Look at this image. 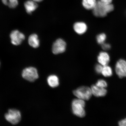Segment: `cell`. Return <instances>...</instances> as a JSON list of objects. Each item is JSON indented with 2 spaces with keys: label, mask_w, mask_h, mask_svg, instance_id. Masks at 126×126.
<instances>
[{
  "label": "cell",
  "mask_w": 126,
  "mask_h": 126,
  "mask_svg": "<svg viewBox=\"0 0 126 126\" xmlns=\"http://www.w3.org/2000/svg\"><path fill=\"white\" fill-rule=\"evenodd\" d=\"M114 6L112 4H104L100 0L97 1L96 4L93 9V13L95 16L104 17L107 14L114 10Z\"/></svg>",
  "instance_id": "6da1fadb"
},
{
  "label": "cell",
  "mask_w": 126,
  "mask_h": 126,
  "mask_svg": "<svg viewBox=\"0 0 126 126\" xmlns=\"http://www.w3.org/2000/svg\"><path fill=\"white\" fill-rule=\"evenodd\" d=\"M85 102L84 100L79 99H75L72 101V107L74 114L80 118L84 117L86 115L84 110Z\"/></svg>",
  "instance_id": "7a4b0ae2"
},
{
  "label": "cell",
  "mask_w": 126,
  "mask_h": 126,
  "mask_svg": "<svg viewBox=\"0 0 126 126\" xmlns=\"http://www.w3.org/2000/svg\"><path fill=\"white\" fill-rule=\"evenodd\" d=\"M73 94L78 98L84 100H89L93 94L91 88L85 86L79 87L73 91Z\"/></svg>",
  "instance_id": "3957f363"
},
{
  "label": "cell",
  "mask_w": 126,
  "mask_h": 126,
  "mask_svg": "<svg viewBox=\"0 0 126 126\" xmlns=\"http://www.w3.org/2000/svg\"><path fill=\"white\" fill-rule=\"evenodd\" d=\"M22 75L25 79L32 82L35 81L39 78L37 69L33 67H28L24 69Z\"/></svg>",
  "instance_id": "277c9868"
},
{
  "label": "cell",
  "mask_w": 126,
  "mask_h": 126,
  "mask_svg": "<svg viewBox=\"0 0 126 126\" xmlns=\"http://www.w3.org/2000/svg\"><path fill=\"white\" fill-rule=\"evenodd\" d=\"M21 114L18 110L10 109L5 115V118L8 122L13 125L18 123L21 120Z\"/></svg>",
  "instance_id": "5b68a950"
},
{
  "label": "cell",
  "mask_w": 126,
  "mask_h": 126,
  "mask_svg": "<svg viewBox=\"0 0 126 126\" xmlns=\"http://www.w3.org/2000/svg\"><path fill=\"white\" fill-rule=\"evenodd\" d=\"M115 71L118 77L120 78L126 77V61L120 59L116 62Z\"/></svg>",
  "instance_id": "8992f818"
},
{
  "label": "cell",
  "mask_w": 126,
  "mask_h": 126,
  "mask_svg": "<svg viewBox=\"0 0 126 126\" xmlns=\"http://www.w3.org/2000/svg\"><path fill=\"white\" fill-rule=\"evenodd\" d=\"M10 37L12 43L16 46L20 45L25 38L24 34L17 30L12 31Z\"/></svg>",
  "instance_id": "52a82bcc"
},
{
  "label": "cell",
  "mask_w": 126,
  "mask_h": 126,
  "mask_svg": "<svg viewBox=\"0 0 126 126\" xmlns=\"http://www.w3.org/2000/svg\"><path fill=\"white\" fill-rule=\"evenodd\" d=\"M66 44L63 39H58L55 42L52 47V51L53 54H58L65 51Z\"/></svg>",
  "instance_id": "ba28073f"
},
{
  "label": "cell",
  "mask_w": 126,
  "mask_h": 126,
  "mask_svg": "<svg viewBox=\"0 0 126 126\" xmlns=\"http://www.w3.org/2000/svg\"><path fill=\"white\" fill-rule=\"evenodd\" d=\"M91 89L92 94L96 97L105 96L107 94V91L105 88L99 87L96 85H93Z\"/></svg>",
  "instance_id": "9c48e42d"
},
{
  "label": "cell",
  "mask_w": 126,
  "mask_h": 126,
  "mask_svg": "<svg viewBox=\"0 0 126 126\" xmlns=\"http://www.w3.org/2000/svg\"><path fill=\"white\" fill-rule=\"evenodd\" d=\"M24 7L26 12L28 14H31L37 8V2L33 0H28L24 3Z\"/></svg>",
  "instance_id": "30bf717a"
},
{
  "label": "cell",
  "mask_w": 126,
  "mask_h": 126,
  "mask_svg": "<svg viewBox=\"0 0 126 126\" xmlns=\"http://www.w3.org/2000/svg\"><path fill=\"white\" fill-rule=\"evenodd\" d=\"M110 59L109 55L105 52H101L97 57V60L99 63L103 66L108 65Z\"/></svg>",
  "instance_id": "8fae6325"
},
{
  "label": "cell",
  "mask_w": 126,
  "mask_h": 126,
  "mask_svg": "<svg viewBox=\"0 0 126 126\" xmlns=\"http://www.w3.org/2000/svg\"><path fill=\"white\" fill-rule=\"evenodd\" d=\"M74 29L75 32L79 34H82L85 32L87 30V26L83 22H78L74 25Z\"/></svg>",
  "instance_id": "7c38bea8"
},
{
  "label": "cell",
  "mask_w": 126,
  "mask_h": 126,
  "mask_svg": "<svg viewBox=\"0 0 126 126\" xmlns=\"http://www.w3.org/2000/svg\"><path fill=\"white\" fill-rule=\"evenodd\" d=\"M28 42L31 46L34 48H37L40 45L38 36L35 34L30 35L28 38Z\"/></svg>",
  "instance_id": "4fadbf2b"
},
{
  "label": "cell",
  "mask_w": 126,
  "mask_h": 126,
  "mask_svg": "<svg viewBox=\"0 0 126 126\" xmlns=\"http://www.w3.org/2000/svg\"><path fill=\"white\" fill-rule=\"evenodd\" d=\"M47 81L49 85L52 88L56 87L59 85V79L54 75L49 76L47 78Z\"/></svg>",
  "instance_id": "5bb4252c"
},
{
  "label": "cell",
  "mask_w": 126,
  "mask_h": 126,
  "mask_svg": "<svg viewBox=\"0 0 126 126\" xmlns=\"http://www.w3.org/2000/svg\"><path fill=\"white\" fill-rule=\"evenodd\" d=\"M97 1L96 0H83V7L88 10L93 9L95 7Z\"/></svg>",
  "instance_id": "9a60e30c"
},
{
  "label": "cell",
  "mask_w": 126,
  "mask_h": 126,
  "mask_svg": "<svg viewBox=\"0 0 126 126\" xmlns=\"http://www.w3.org/2000/svg\"><path fill=\"white\" fill-rule=\"evenodd\" d=\"M101 74L105 77H111L113 75L112 69L108 65L103 66Z\"/></svg>",
  "instance_id": "2e32d148"
},
{
  "label": "cell",
  "mask_w": 126,
  "mask_h": 126,
  "mask_svg": "<svg viewBox=\"0 0 126 126\" xmlns=\"http://www.w3.org/2000/svg\"><path fill=\"white\" fill-rule=\"evenodd\" d=\"M4 5L11 8H14L18 4V0H1Z\"/></svg>",
  "instance_id": "e0dca14e"
},
{
  "label": "cell",
  "mask_w": 126,
  "mask_h": 126,
  "mask_svg": "<svg viewBox=\"0 0 126 126\" xmlns=\"http://www.w3.org/2000/svg\"><path fill=\"white\" fill-rule=\"evenodd\" d=\"M106 38V36L104 33H101L97 35L96 37L97 41V43L100 45L104 43Z\"/></svg>",
  "instance_id": "ac0fdd59"
},
{
  "label": "cell",
  "mask_w": 126,
  "mask_h": 126,
  "mask_svg": "<svg viewBox=\"0 0 126 126\" xmlns=\"http://www.w3.org/2000/svg\"><path fill=\"white\" fill-rule=\"evenodd\" d=\"M95 85L99 87L105 88L108 86V83L105 80L100 79L97 81Z\"/></svg>",
  "instance_id": "d6986e66"
},
{
  "label": "cell",
  "mask_w": 126,
  "mask_h": 126,
  "mask_svg": "<svg viewBox=\"0 0 126 126\" xmlns=\"http://www.w3.org/2000/svg\"><path fill=\"white\" fill-rule=\"evenodd\" d=\"M103 67V66L100 64H97L96 65L95 68L96 72L98 74H101Z\"/></svg>",
  "instance_id": "ffe728a7"
},
{
  "label": "cell",
  "mask_w": 126,
  "mask_h": 126,
  "mask_svg": "<svg viewBox=\"0 0 126 126\" xmlns=\"http://www.w3.org/2000/svg\"><path fill=\"white\" fill-rule=\"evenodd\" d=\"M102 45V48L105 50H109L111 48V46L109 44L104 43Z\"/></svg>",
  "instance_id": "44dd1931"
},
{
  "label": "cell",
  "mask_w": 126,
  "mask_h": 126,
  "mask_svg": "<svg viewBox=\"0 0 126 126\" xmlns=\"http://www.w3.org/2000/svg\"><path fill=\"white\" fill-rule=\"evenodd\" d=\"M118 125L120 126H126V118L119 121L118 122Z\"/></svg>",
  "instance_id": "7402d4cb"
},
{
  "label": "cell",
  "mask_w": 126,
  "mask_h": 126,
  "mask_svg": "<svg viewBox=\"0 0 126 126\" xmlns=\"http://www.w3.org/2000/svg\"><path fill=\"white\" fill-rule=\"evenodd\" d=\"M100 1L104 4H111L112 0H100Z\"/></svg>",
  "instance_id": "603a6c76"
},
{
  "label": "cell",
  "mask_w": 126,
  "mask_h": 126,
  "mask_svg": "<svg viewBox=\"0 0 126 126\" xmlns=\"http://www.w3.org/2000/svg\"><path fill=\"white\" fill-rule=\"evenodd\" d=\"M34 1H35L36 2H40L42 1L43 0H33Z\"/></svg>",
  "instance_id": "cb8c5ba5"
},
{
  "label": "cell",
  "mask_w": 126,
  "mask_h": 126,
  "mask_svg": "<svg viewBox=\"0 0 126 126\" xmlns=\"http://www.w3.org/2000/svg\"></svg>",
  "instance_id": "d4e9b609"
}]
</instances>
